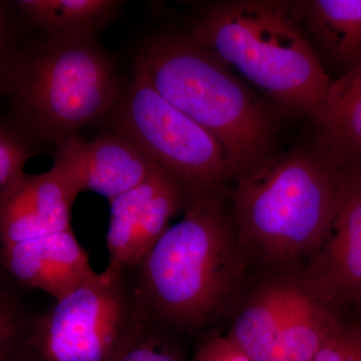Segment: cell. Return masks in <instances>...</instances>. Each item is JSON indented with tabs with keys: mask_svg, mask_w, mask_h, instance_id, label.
Listing matches in <instances>:
<instances>
[{
	"mask_svg": "<svg viewBox=\"0 0 361 361\" xmlns=\"http://www.w3.org/2000/svg\"><path fill=\"white\" fill-rule=\"evenodd\" d=\"M14 4L51 37H92L120 6L108 0H20Z\"/></svg>",
	"mask_w": 361,
	"mask_h": 361,
	"instance_id": "cell-16",
	"label": "cell"
},
{
	"mask_svg": "<svg viewBox=\"0 0 361 361\" xmlns=\"http://www.w3.org/2000/svg\"><path fill=\"white\" fill-rule=\"evenodd\" d=\"M315 122L331 155L361 161V65L331 82Z\"/></svg>",
	"mask_w": 361,
	"mask_h": 361,
	"instance_id": "cell-14",
	"label": "cell"
},
{
	"mask_svg": "<svg viewBox=\"0 0 361 361\" xmlns=\"http://www.w3.org/2000/svg\"><path fill=\"white\" fill-rule=\"evenodd\" d=\"M341 170L330 153L291 151L237 176L231 213L247 259L278 268L313 255L334 220Z\"/></svg>",
	"mask_w": 361,
	"mask_h": 361,
	"instance_id": "cell-2",
	"label": "cell"
},
{
	"mask_svg": "<svg viewBox=\"0 0 361 361\" xmlns=\"http://www.w3.org/2000/svg\"><path fill=\"white\" fill-rule=\"evenodd\" d=\"M54 167L78 193L96 192L113 200L144 182L158 165L125 135H99L85 142L75 135L59 145Z\"/></svg>",
	"mask_w": 361,
	"mask_h": 361,
	"instance_id": "cell-11",
	"label": "cell"
},
{
	"mask_svg": "<svg viewBox=\"0 0 361 361\" xmlns=\"http://www.w3.org/2000/svg\"><path fill=\"white\" fill-rule=\"evenodd\" d=\"M336 213L306 279L323 300L361 307V161H341Z\"/></svg>",
	"mask_w": 361,
	"mask_h": 361,
	"instance_id": "cell-9",
	"label": "cell"
},
{
	"mask_svg": "<svg viewBox=\"0 0 361 361\" xmlns=\"http://www.w3.org/2000/svg\"><path fill=\"white\" fill-rule=\"evenodd\" d=\"M1 266L16 283L56 301L97 274L73 229L1 247Z\"/></svg>",
	"mask_w": 361,
	"mask_h": 361,
	"instance_id": "cell-12",
	"label": "cell"
},
{
	"mask_svg": "<svg viewBox=\"0 0 361 361\" xmlns=\"http://www.w3.org/2000/svg\"><path fill=\"white\" fill-rule=\"evenodd\" d=\"M148 323L134 270L108 264L47 312L32 316L11 361H118Z\"/></svg>",
	"mask_w": 361,
	"mask_h": 361,
	"instance_id": "cell-6",
	"label": "cell"
},
{
	"mask_svg": "<svg viewBox=\"0 0 361 361\" xmlns=\"http://www.w3.org/2000/svg\"><path fill=\"white\" fill-rule=\"evenodd\" d=\"M135 65L161 97L219 142L235 176L267 158L269 111L212 52L188 37L161 35L142 47Z\"/></svg>",
	"mask_w": 361,
	"mask_h": 361,
	"instance_id": "cell-4",
	"label": "cell"
},
{
	"mask_svg": "<svg viewBox=\"0 0 361 361\" xmlns=\"http://www.w3.org/2000/svg\"><path fill=\"white\" fill-rule=\"evenodd\" d=\"M78 192L58 169L25 175L0 196L2 246L71 229V213Z\"/></svg>",
	"mask_w": 361,
	"mask_h": 361,
	"instance_id": "cell-13",
	"label": "cell"
},
{
	"mask_svg": "<svg viewBox=\"0 0 361 361\" xmlns=\"http://www.w3.org/2000/svg\"><path fill=\"white\" fill-rule=\"evenodd\" d=\"M312 361H361V325L341 320Z\"/></svg>",
	"mask_w": 361,
	"mask_h": 361,
	"instance_id": "cell-20",
	"label": "cell"
},
{
	"mask_svg": "<svg viewBox=\"0 0 361 361\" xmlns=\"http://www.w3.org/2000/svg\"><path fill=\"white\" fill-rule=\"evenodd\" d=\"M192 361H253L231 337L212 336L197 349Z\"/></svg>",
	"mask_w": 361,
	"mask_h": 361,
	"instance_id": "cell-21",
	"label": "cell"
},
{
	"mask_svg": "<svg viewBox=\"0 0 361 361\" xmlns=\"http://www.w3.org/2000/svg\"><path fill=\"white\" fill-rule=\"evenodd\" d=\"M32 316L13 290L2 285L0 292V356L1 361L13 360L25 341Z\"/></svg>",
	"mask_w": 361,
	"mask_h": 361,
	"instance_id": "cell-17",
	"label": "cell"
},
{
	"mask_svg": "<svg viewBox=\"0 0 361 361\" xmlns=\"http://www.w3.org/2000/svg\"><path fill=\"white\" fill-rule=\"evenodd\" d=\"M301 20V2H220L198 16L188 37L284 108L315 121L331 80Z\"/></svg>",
	"mask_w": 361,
	"mask_h": 361,
	"instance_id": "cell-3",
	"label": "cell"
},
{
	"mask_svg": "<svg viewBox=\"0 0 361 361\" xmlns=\"http://www.w3.org/2000/svg\"><path fill=\"white\" fill-rule=\"evenodd\" d=\"M183 212L134 270L147 320L177 336L227 314L248 260L223 192L189 199Z\"/></svg>",
	"mask_w": 361,
	"mask_h": 361,
	"instance_id": "cell-1",
	"label": "cell"
},
{
	"mask_svg": "<svg viewBox=\"0 0 361 361\" xmlns=\"http://www.w3.org/2000/svg\"><path fill=\"white\" fill-rule=\"evenodd\" d=\"M20 133L2 123L0 129V196L13 189L25 177V161L37 155Z\"/></svg>",
	"mask_w": 361,
	"mask_h": 361,
	"instance_id": "cell-18",
	"label": "cell"
},
{
	"mask_svg": "<svg viewBox=\"0 0 361 361\" xmlns=\"http://www.w3.org/2000/svg\"><path fill=\"white\" fill-rule=\"evenodd\" d=\"M177 337L148 323L118 361H184Z\"/></svg>",
	"mask_w": 361,
	"mask_h": 361,
	"instance_id": "cell-19",
	"label": "cell"
},
{
	"mask_svg": "<svg viewBox=\"0 0 361 361\" xmlns=\"http://www.w3.org/2000/svg\"><path fill=\"white\" fill-rule=\"evenodd\" d=\"M301 8L330 58L345 71L361 65V0H312Z\"/></svg>",
	"mask_w": 361,
	"mask_h": 361,
	"instance_id": "cell-15",
	"label": "cell"
},
{
	"mask_svg": "<svg viewBox=\"0 0 361 361\" xmlns=\"http://www.w3.org/2000/svg\"><path fill=\"white\" fill-rule=\"evenodd\" d=\"M113 113L115 132L172 175L186 201L223 192L225 183L235 176L219 142L161 97L141 66L135 63L129 90Z\"/></svg>",
	"mask_w": 361,
	"mask_h": 361,
	"instance_id": "cell-7",
	"label": "cell"
},
{
	"mask_svg": "<svg viewBox=\"0 0 361 361\" xmlns=\"http://www.w3.org/2000/svg\"><path fill=\"white\" fill-rule=\"evenodd\" d=\"M109 264L135 270L184 211L186 194L172 175L158 168L144 182L110 201Z\"/></svg>",
	"mask_w": 361,
	"mask_h": 361,
	"instance_id": "cell-10",
	"label": "cell"
},
{
	"mask_svg": "<svg viewBox=\"0 0 361 361\" xmlns=\"http://www.w3.org/2000/svg\"><path fill=\"white\" fill-rule=\"evenodd\" d=\"M9 87L27 129L58 144L116 108L120 84L92 37H51L11 66Z\"/></svg>",
	"mask_w": 361,
	"mask_h": 361,
	"instance_id": "cell-5",
	"label": "cell"
},
{
	"mask_svg": "<svg viewBox=\"0 0 361 361\" xmlns=\"http://www.w3.org/2000/svg\"><path fill=\"white\" fill-rule=\"evenodd\" d=\"M239 293L227 336L253 361H312L341 320L304 273H277Z\"/></svg>",
	"mask_w": 361,
	"mask_h": 361,
	"instance_id": "cell-8",
	"label": "cell"
}]
</instances>
